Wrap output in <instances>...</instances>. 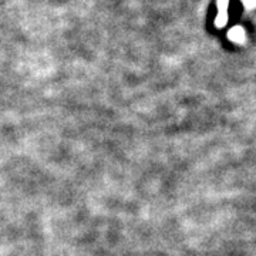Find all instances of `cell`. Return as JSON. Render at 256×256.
<instances>
[]
</instances>
